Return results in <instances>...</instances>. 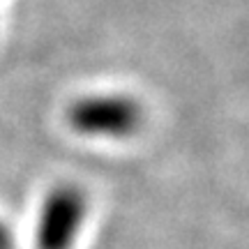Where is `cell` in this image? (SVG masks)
<instances>
[{
  "mask_svg": "<svg viewBox=\"0 0 249 249\" xmlns=\"http://www.w3.org/2000/svg\"><path fill=\"white\" fill-rule=\"evenodd\" d=\"M0 249H14V238L5 222H0Z\"/></svg>",
  "mask_w": 249,
  "mask_h": 249,
  "instance_id": "cell-3",
  "label": "cell"
},
{
  "mask_svg": "<svg viewBox=\"0 0 249 249\" xmlns=\"http://www.w3.org/2000/svg\"><path fill=\"white\" fill-rule=\"evenodd\" d=\"M88 201L76 185H60L44 198L37 224V249H71L76 242Z\"/></svg>",
  "mask_w": 249,
  "mask_h": 249,
  "instance_id": "cell-2",
  "label": "cell"
},
{
  "mask_svg": "<svg viewBox=\"0 0 249 249\" xmlns=\"http://www.w3.org/2000/svg\"><path fill=\"white\" fill-rule=\"evenodd\" d=\"M143 120L141 107L124 95H95L74 102L67 108V123L86 136H129Z\"/></svg>",
  "mask_w": 249,
  "mask_h": 249,
  "instance_id": "cell-1",
  "label": "cell"
}]
</instances>
